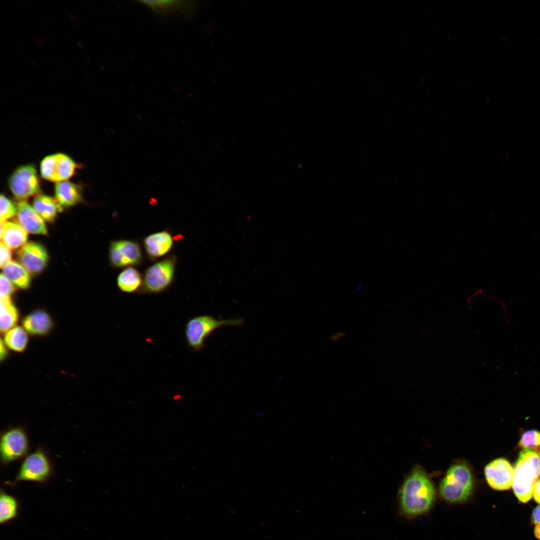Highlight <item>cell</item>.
<instances>
[{
    "label": "cell",
    "mask_w": 540,
    "mask_h": 540,
    "mask_svg": "<svg viewBox=\"0 0 540 540\" xmlns=\"http://www.w3.org/2000/svg\"><path fill=\"white\" fill-rule=\"evenodd\" d=\"M436 496L431 479L422 468L416 466L406 477L400 488V511L409 517L425 514L432 506Z\"/></svg>",
    "instance_id": "cell-1"
},
{
    "label": "cell",
    "mask_w": 540,
    "mask_h": 540,
    "mask_svg": "<svg viewBox=\"0 0 540 540\" xmlns=\"http://www.w3.org/2000/svg\"><path fill=\"white\" fill-rule=\"evenodd\" d=\"M474 480L469 466L464 462L452 465L440 482L441 496L451 503L467 500L473 492Z\"/></svg>",
    "instance_id": "cell-2"
},
{
    "label": "cell",
    "mask_w": 540,
    "mask_h": 540,
    "mask_svg": "<svg viewBox=\"0 0 540 540\" xmlns=\"http://www.w3.org/2000/svg\"><path fill=\"white\" fill-rule=\"evenodd\" d=\"M540 474L538 454L530 450L520 452L514 470L512 488L518 498L528 502L532 496L534 488Z\"/></svg>",
    "instance_id": "cell-3"
},
{
    "label": "cell",
    "mask_w": 540,
    "mask_h": 540,
    "mask_svg": "<svg viewBox=\"0 0 540 540\" xmlns=\"http://www.w3.org/2000/svg\"><path fill=\"white\" fill-rule=\"evenodd\" d=\"M241 318L217 319L212 316L202 315L189 319L185 326L184 334L188 346L196 351L203 348L206 340L216 330L224 326L242 324Z\"/></svg>",
    "instance_id": "cell-4"
},
{
    "label": "cell",
    "mask_w": 540,
    "mask_h": 540,
    "mask_svg": "<svg viewBox=\"0 0 540 540\" xmlns=\"http://www.w3.org/2000/svg\"><path fill=\"white\" fill-rule=\"evenodd\" d=\"M176 256L170 255L156 262L145 271L140 292L159 294L166 290L174 278Z\"/></svg>",
    "instance_id": "cell-5"
},
{
    "label": "cell",
    "mask_w": 540,
    "mask_h": 540,
    "mask_svg": "<svg viewBox=\"0 0 540 540\" xmlns=\"http://www.w3.org/2000/svg\"><path fill=\"white\" fill-rule=\"evenodd\" d=\"M28 450V440L24 428L12 427L2 434L0 454L3 464H10L26 456Z\"/></svg>",
    "instance_id": "cell-6"
},
{
    "label": "cell",
    "mask_w": 540,
    "mask_h": 540,
    "mask_svg": "<svg viewBox=\"0 0 540 540\" xmlns=\"http://www.w3.org/2000/svg\"><path fill=\"white\" fill-rule=\"evenodd\" d=\"M52 474V463L42 448H38L26 457L16 474V482H44Z\"/></svg>",
    "instance_id": "cell-7"
},
{
    "label": "cell",
    "mask_w": 540,
    "mask_h": 540,
    "mask_svg": "<svg viewBox=\"0 0 540 540\" xmlns=\"http://www.w3.org/2000/svg\"><path fill=\"white\" fill-rule=\"evenodd\" d=\"M8 186L14 196L20 200L38 194L40 188L35 166L26 164L16 168L9 178Z\"/></svg>",
    "instance_id": "cell-8"
},
{
    "label": "cell",
    "mask_w": 540,
    "mask_h": 540,
    "mask_svg": "<svg viewBox=\"0 0 540 540\" xmlns=\"http://www.w3.org/2000/svg\"><path fill=\"white\" fill-rule=\"evenodd\" d=\"M76 168L77 164L69 156L56 153L44 158L40 162V172L44 179L58 182L70 178Z\"/></svg>",
    "instance_id": "cell-9"
},
{
    "label": "cell",
    "mask_w": 540,
    "mask_h": 540,
    "mask_svg": "<svg viewBox=\"0 0 540 540\" xmlns=\"http://www.w3.org/2000/svg\"><path fill=\"white\" fill-rule=\"evenodd\" d=\"M108 256L111 264L116 268L139 266L142 264L143 258L140 244L136 241L130 240L112 242Z\"/></svg>",
    "instance_id": "cell-10"
},
{
    "label": "cell",
    "mask_w": 540,
    "mask_h": 540,
    "mask_svg": "<svg viewBox=\"0 0 540 540\" xmlns=\"http://www.w3.org/2000/svg\"><path fill=\"white\" fill-rule=\"evenodd\" d=\"M484 473L488 484L494 490H508L512 484L514 470L504 458H498L491 461L484 467Z\"/></svg>",
    "instance_id": "cell-11"
},
{
    "label": "cell",
    "mask_w": 540,
    "mask_h": 540,
    "mask_svg": "<svg viewBox=\"0 0 540 540\" xmlns=\"http://www.w3.org/2000/svg\"><path fill=\"white\" fill-rule=\"evenodd\" d=\"M17 256L19 262L30 274H36L46 266L48 255L41 244L29 242L20 248Z\"/></svg>",
    "instance_id": "cell-12"
},
{
    "label": "cell",
    "mask_w": 540,
    "mask_h": 540,
    "mask_svg": "<svg viewBox=\"0 0 540 540\" xmlns=\"http://www.w3.org/2000/svg\"><path fill=\"white\" fill-rule=\"evenodd\" d=\"M16 207L17 223L27 232L42 235L47 234L44 220L33 206L24 200H20Z\"/></svg>",
    "instance_id": "cell-13"
},
{
    "label": "cell",
    "mask_w": 540,
    "mask_h": 540,
    "mask_svg": "<svg viewBox=\"0 0 540 540\" xmlns=\"http://www.w3.org/2000/svg\"><path fill=\"white\" fill-rule=\"evenodd\" d=\"M142 244L148 258L155 260L171 251L174 239L170 232L163 230L147 236L142 240Z\"/></svg>",
    "instance_id": "cell-14"
},
{
    "label": "cell",
    "mask_w": 540,
    "mask_h": 540,
    "mask_svg": "<svg viewBox=\"0 0 540 540\" xmlns=\"http://www.w3.org/2000/svg\"><path fill=\"white\" fill-rule=\"evenodd\" d=\"M22 324L28 333L36 336L48 334L54 326L50 315L41 310H34L26 315L24 318Z\"/></svg>",
    "instance_id": "cell-15"
},
{
    "label": "cell",
    "mask_w": 540,
    "mask_h": 540,
    "mask_svg": "<svg viewBox=\"0 0 540 540\" xmlns=\"http://www.w3.org/2000/svg\"><path fill=\"white\" fill-rule=\"evenodd\" d=\"M0 240L10 249L21 248L26 244L28 232L16 222H0Z\"/></svg>",
    "instance_id": "cell-16"
},
{
    "label": "cell",
    "mask_w": 540,
    "mask_h": 540,
    "mask_svg": "<svg viewBox=\"0 0 540 540\" xmlns=\"http://www.w3.org/2000/svg\"><path fill=\"white\" fill-rule=\"evenodd\" d=\"M54 194L56 202L60 206H72L79 202L82 198L80 186L68 181L56 182Z\"/></svg>",
    "instance_id": "cell-17"
},
{
    "label": "cell",
    "mask_w": 540,
    "mask_h": 540,
    "mask_svg": "<svg viewBox=\"0 0 540 540\" xmlns=\"http://www.w3.org/2000/svg\"><path fill=\"white\" fill-rule=\"evenodd\" d=\"M143 284L140 273L133 267L124 269L117 278V285L122 292L133 293L140 292Z\"/></svg>",
    "instance_id": "cell-18"
},
{
    "label": "cell",
    "mask_w": 540,
    "mask_h": 540,
    "mask_svg": "<svg viewBox=\"0 0 540 540\" xmlns=\"http://www.w3.org/2000/svg\"><path fill=\"white\" fill-rule=\"evenodd\" d=\"M2 269V274L16 286L22 289L30 286V274L19 262L11 260Z\"/></svg>",
    "instance_id": "cell-19"
},
{
    "label": "cell",
    "mask_w": 540,
    "mask_h": 540,
    "mask_svg": "<svg viewBox=\"0 0 540 540\" xmlns=\"http://www.w3.org/2000/svg\"><path fill=\"white\" fill-rule=\"evenodd\" d=\"M32 206L44 221L52 222L60 212V206L50 196L38 194L34 198Z\"/></svg>",
    "instance_id": "cell-20"
},
{
    "label": "cell",
    "mask_w": 540,
    "mask_h": 540,
    "mask_svg": "<svg viewBox=\"0 0 540 540\" xmlns=\"http://www.w3.org/2000/svg\"><path fill=\"white\" fill-rule=\"evenodd\" d=\"M18 310L10 297L0 298V328L5 332L16 326L18 320Z\"/></svg>",
    "instance_id": "cell-21"
},
{
    "label": "cell",
    "mask_w": 540,
    "mask_h": 540,
    "mask_svg": "<svg viewBox=\"0 0 540 540\" xmlns=\"http://www.w3.org/2000/svg\"><path fill=\"white\" fill-rule=\"evenodd\" d=\"M3 341L9 349L16 352H22L28 344V332L23 327L15 326L4 332Z\"/></svg>",
    "instance_id": "cell-22"
},
{
    "label": "cell",
    "mask_w": 540,
    "mask_h": 540,
    "mask_svg": "<svg viewBox=\"0 0 540 540\" xmlns=\"http://www.w3.org/2000/svg\"><path fill=\"white\" fill-rule=\"evenodd\" d=\"M18 504L13 496L1 490L0 494V523L3 524L18 516Z\"/></svg>",
    "instance_id": "cell-23"
},
{
    "label": "cell",
    "mask_w": 540,
    "mask_h": 540,
    "mask_svg": "<svg viewBox=\"0 0 540 540\" xmlns=\"http://www.w3.org/2000/svg\"><path fill=\"white\" fill-rule=\"evenodd\" d=\"M140 2L155 11L162 13H167L177 8H180L184 5V4L180 3L181 1L176 0H142Z\"/></svg>",
    "instance_id": "cell-24"
},
{
    "label": "cell",
    "mask_w": 540,
    "mask_h": 540,
    "mask_svg": "<svg viewBox=\"0 0 540 540\" xmlns=\"http://www.w3.org/2000/svg\"><path fill=\"white\" fill-rule=\"evenodd\" d=\"M518 444L520 447L525 450L540 448V432L536 430L526 432L522 435Z\"/></svg>",
    "instance_id": "cell-25"
},
{
    "label": "cell",
    "mask_w": 540,
    "mask_h": 540,
    "mask_svg": "<svg viewBox=\"0 0 540 540\" xmlns=\"http://www.w3.org/2000/svg\"><path fill=\"white\" fill-rule=\"evenodd\" d=\"M0 222L6 221L16 214V206L4 194L0 195Z\"/></svg>",
    "instance_id": "cell-26"
},
{
    "label": "cell",
    "mask_w": 540,
    "mask_h": 540,
    "mask_svg": "<svg viewBox=\"0 0 540 540\" xmlns=\"http://www.w3.org/2000/svg\"><path fill=\"white\" fill-rule=\"evenodd\" d=\"M0 298L10 297L14 291V285L2 273L0 276Z\"/></svg>",
    "instance_id": "cell-27"
},
{
    "label": "cell",
    "mask_w": 540,
    "mask_h": 540,
    "mask_svg": "<svg viewBox=\"0 0 540 540\" xmlns=\"http://www.w3.org/2000/svg\"><path fill=\"white\" fill-rule=\"evenodd\" d=\"M9 248L0 242V266L2 268L11 261L12 252Z\"/></svg>",
    "instance_id": "cell-28"
},
{
    "label": "cell",
    "mask_w": 540,
    "mask_h": 540,
    "mask_svg": "<svg viewBox=\"0 0 540 540\" xmlns=\"http://www.w3.org/2000/svg\"><path fill=\"white\" fill-rule=\"evenodd\" d=\"M532 521L533 524H540V505L537 506L532 514Z\"/></svg>",
    "instance_id": "cell-29"
},
{
    "label": "cell",
    "mask_w": 540,
    "mask_h": 540,
    "mask_svg": "<svg viewBox=\"0 0 540 540\" xmlns=\"http://www.w3.org/2000/svg\"><path fill=\"white\" fill-rule=\"evenodd\" d=\"M532 494L535 500L540 504V479L534 484Z\"/></svg>",
    "instance_id": "cell-30"
},
{
    "label": "cell",
    "mask_w": 540,
    "mask_h": 540,
    "mask_svg": "<svg viewBox=\"0 0 540 540\" xmlns=\"http://www.w3.org/2000/svg\"><path fill=\"white\" fill-rule=\"evenodd\" d=\"M0 360H2L6 358L7 356L6 346L4 344L2 340L0 341Z\"/></svg>",
    "instance_id": "cell-31"
},
{
    "label": "cell",
    "mask_w": 540,
    "mask_h": 540,
    "mask_svg": "<svg viewBox=\"0 0 540 540\" xmlns=\"http://www.w3.org/2000/svg\"><path fill=\"white\" fill-rule=\"evenodd\" d=\"M32 41L38 46H42L46 42V39L43 35H40L36 40H32Z\"/></svg>",
    "instance_id": "cell-32"
},
{
    "label": "cell",
    "mask_w": 540,
    "mask_h": 540,
    "mask_svg": "<svg viewBox=\"0 0 540 540\" xmlns=\"http://www.w3.org/2000/svg\"><path fill=\"white\" fill-rule=\"evenodd\" d=\"M534 534L536 537L540 540V524H538L535 526Z\"/></svg>",
    "instance_id": "cell-33"
},
{
    "label": "cell",
    "mask_w": 540,
    "mask_h": 540,
    "mask_svg": "<svg viewBox=\"0 0 540 540\" xmlns=\"http://www.w3.org/2000/svg\"><path fill=\"white\" fill-rule=\"evenodd\" d=\"M68 16L74 22H76L78 20V19L76 14H69Z\"/></svg>",
    "instance_id": "cell-34"
},
{
    "label": "cell",
    "mask_w": 540,
    "mask_h": 540,
    "mask_svg": "<svg viewBox=\"0 0 540 540\" xmlns=\"http://www.w3.org/2000/svg\"><path fill=\"white\" fill-rule=\"evenodd\" d=\"M31 62H32V64H34V66H38H38H39V65H38V63H37V62H36V61H34V60H31Z\"/></svg>",
    "instance_id": "cell-35"
},
{
    "label": "cell",
    "mask_w": 540,
    "mask_h": 540,
    "mask_svg": "<svg viewBox=\"0 0 540 540\" xmlns=\"http://www.w3.org/2000/svg\"><path fill=\"white\" fill-rule=\"evenodd\" d=\"M41 58H42V60H44V62H45L47 63V62H48V60H47V59L46 58V57H45L44 56L42 55V56H41Z\"/></svg>",
    "instance_id": "cell-36"
},
{
    "label": "cell",
    "mask_w": 540,
    "mask_h": 540,
    "mask_svg": "<svg viewBox=\"0 0 540 540\" xmlns=\"http://www.w3.org/2000/svg\"><path fill=\"white\" fill-rule=\"evenodd\" d=\"M76 44H78V46H79V47H80V48H83V46H82V42H78H78H76Z\"/></svg>",
    "instance_id": "cell-37"
},
{
    "label": "cell",
    "mask_w": 540,
    "mask_h": 540,
    "mask_svg": "<svg viewBox=\"0 0 540 540\" xmlns=\"http://www.w3.org/2000/svg\"><path fill=\"white\" fill-rule=\"evenodd\" d=\"M15 46L16 47V49H17V50H18V51H19V52H20V53H21V52H22V50L21 48H20V47H19V46H18V44H15Z\"/></svg>",
    "instance_id": "cell-38"
},
{
    "label": "cell",
    "mask_w": 540,
    "mask_h": 540,
    "mask_svg": "<svg viewBox=\"0 0 540 540\" xmlns=\"http://www.w3.org/2000/svg\"><path fill=\"white\" fill-rule=\"evenodd\" d=\"M47 38H48V40H50V42H52V43H53V42H54V40H53V39H52V38H51V37H50V36H47Z\"/></svg>",
    "instance_id": "cell-39"
},
{
    "label": "cell",
    "mask_w": 540,
    "mask_h": 540,
    "mask_svg": "<svg viewBox=\"0 0 540 540\" xmlns=\"http://www.w3.org/2000/svg\"><path fill=\"white\" fill-rule=\"evenodd\" d=\"M74 25L76 26V28H78V29L80 28V26H78V24L76 22H74Z\"/></svg>",
    "instance_id": "cell-40"
},
{
    "label": "cell",
    "mask_w": 540,
    "mask_h": 540,
    "mask_svg": "<svg viewBox=\"0 0 540 540\" xmlns=\"http://www.w3.org/2000/svg\"><path fill=\"white\" fill-rule=\"evenodd\" d=\"M80 18L84 24H86V20L84 18L80 16Z\"/></svg>",
    "instance_id": "cell-41"
},
{
    "label": "cell",
    "mask_w": 540,
    "mask_h": 540,
    "mask_svg": "<svg viewBox=\"0 0 540 540\" xmlns=\"http://www.w3.org/2000/svg\"><path fill=\"white\" fill-rule=\"evenodd\" d=\"M48 59L50 60V61L51 62H52V63H54V61L53 59L50 56H48Z\"/></svg>",
    "instance_id": "cell-42"
},
{
    "label": "cell",
    "mask_w": 540,
    "mask_h": 540,
    "mask_svg": "<svg viewBox=\"0 0 540 540\" xmlns=\"http://www.w3.org/2000/svg\"><path fill=\"white\" fill-rule=\"evenodd\" d=\"M87 7L88 8V9L90 10V11L91 12H92V8H91V7H90V6L89 5H87Z\"/></svg>",
    "instance_id": "cell-43"
},
{
    "label": "cell",
    "mask_w": 540,
    "mask_h": 540,
    "mask_svg": "<svg viewBox=\"0 0 540 540\" xmlns=\"http://www.w3.org/2000/svg\"><path fill=\"white\" fill-rule=\"evenodd\" d=\"M20 82H21V84H22L23 86H24L25 87H26V88L28 87V86H26V84H25L24 82H23L22 81V80H21V81H20Z\"/></svg>",
    "instance_id": "cell-44"
},
{
    "label": "cell",
    "mask_w": 540,
    "mask_h": 540,
    "mask_svg": "<svg viewBox=\"0 0 540 540\" xmlns=\"http://www.w3.org/2000/svg\"><path fill=\"white\" fill-rule=\"evenodd\" d=\"M5 90H6V92H7L9 93V94H12V92H10V90H8V89H6H6H5Z\"/></svg>",
    "instance_id": "cell-45"
},
{
    "label": "cell",
    "mask_w": 540,
    "mask_h": 540,
    "mask_svg": "<svg viewBox=\"0 0 540 540\" xmlns=\"http://www.w3.org/2000/svg\"><path fill=\"white\" fill-rule=\"evenodd\" d=\"M42 28L46 30V32H48V30H47L45 26H42Z\"/></svg>",
    "instance_id": "cell-46"
},
{
    "label": "cell",
    "mask_w": 540,
    "mask_h": 540,
    "mask_svg": "<svg viewBox=\"0 0 540 540\" xmlns=\"http://www.w3.org/2000/svg\"><path fill=\"white\" fill-rule=\"evenodd\" d=\"M84 57H85L86 59L88 60V62H90L89 58H88L87 56H85Z\"/></svg>",
    "instance_id": "cell-47"
},
{
    "label": "cell",
    "mask_w": 540,
    "mask_h": 540,
    "mask_svg": "<svg viewBox=\"0 0 540 540\" xmlns=\"http://www.w3.org/2000/svg\"><path fill=\"white\" fill-rule=\"evenodd\" d=\"M12 3H13V4H14V5H15L17 7H18V5L16 4V2H14V0H12Z\"/></svg>",
    "instance_id": "cell-48"
},
{
    "label": "cell",
    "mask_w": 540,
    "mask_h": 540,
    "mask_svg": "<svg viewBox=\"0 0 540 540\" xmlns=\"http://www.w3.org/2000/svg\"><path fill=\"white\" fill-rule=\"evenodd\" d=\"M51 46L55 50H56V48L55 46H54L52 44H51Z\"/></svg>",
    "instance_id": "cell-49"
},
{
    "label": "cell",
    "mask_w": 540,
    "mask_h": 540,
    "mask_svg": "<svg viewBox=\"0 0 540 540\" xmlns=\"http://www.w3.org/2000/svg\"><path fill=\"white\" fill-rule=\"evenodd\" d=\"M26 9L29 12L31 13L30 10L28 8H26Z\"/></svg>",
    "instance_id": "cell-50"
},
{
    "label": "cell",
    "mask_w": 540,
    "mask_h": 540,
    "mask_svg": "<svg viewBox=\"0 0 540 540\" xmlns=\"http://www.w3.org/2000/svg\"><path fill=\"white\" fill-rule=\"evenodd\" d=\"M61 75L62 76L63 78L66 80V78L62 74H61Z\"/></svg>",
    "instance_id": "cell-51"
},
{
    "label": "cell",
    "mask_w": 540,
    "mask_h": 540,
    "mask_svg": "<svg viewBox=\"0 0 540 540\" xmlns=\"http://www.w3.org/2000/svg\"><path fill=\"white\" fill-rule=\"evenodd\" d=\"M22 2H24V4H26V2L25 1H24V0H22Z\"/></svg>",
    "instance_id": "cell-52"
},
{
    "label": "cell",
    "mask_w": 540,
    "mask_h": 540,
    "mask_svg": "<svg viewBox=\"0 0 540 540\" xmlns=\"http://www.w3.org/2000/svg\"><path fill=\"white\" fill-rule=\"evenodd\" d=\"M44 20L48 23L50 24V22H48V21L47 20H46V18Z\"/></svg>",
    "instance_id": "cell-53"
},
{
    "label": "cell",
    "mask_w": 540,
    "mask_h": 540,
    "mask_svg": "<svg viewBox=\"0 0 540 540\" xmlns=\"http://www.w3.org/2000/svg\"><path fill=\"white\" fill-rule=\"evenodd\" d=\"M85 76V77H86V79H88V80H89V78H88V77H87V76Z\"/></svg>",
    "instance_id": "cell-54"
},
{
    "label": "cell",
    "mask_w": 540,
    "mask_h": 540,
    "mask_svg": "<svg viewBox=\"0 0 540 540\" xmlns=\"http://www.w3.org/2000/svg\"><path fill=\"white\" fill-rule=\"evenodd\" d=\"M81 2H82V3H85L84 1H83V0H81Z\"/></svg>",
    "instance_id": "cell-55"
},
{
    "label": "cell",
    "mask_w": 540,
    "mask_h": 540,
    "mask_svg": "<svg viewBox=\"0 0 540 540\" xmlns=\"http://www.w3.org/2000/svg\"><path fill=\"white\" fill-rule=\"evenodd\" d=\"M539 461H540V455Z\"/></svg>",
    "instance_id": "cell-56"
}]
</instances>
